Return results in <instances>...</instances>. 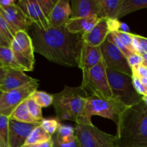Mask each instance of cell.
I'll use <instances>...</instances> for the list:
<instances>
[{"mask_svg":"<svg viewBox=\"0 0 147 147\" xmlns=\"http://www.w3.org/2000/svg\"><path fill=\"white\" fill-rule=\"evenodd\" d=\"M143 58H144V63H143V64L144 65L147 66V53H144V54L143 55Z\"/></svg>","mask_w":147,"mask_h":147,"instance_id":"cell-44","label":"cell"},{"mask_svg":"<svg viewBox=\"0 0 147 147\" xmlns=\"http://www.w3.org/2000/svg\"><path fill=\"white\" fill-rule=\"evenodd\" d=\"M88 98L86 90L82 86H65L61 92L53 95V106L57 119L60 121H71L77 124Z\"/></svg>","mask_w":147,"mask_h":147,"instance_id":"cell-3","label":"cell"},{"mask_svg":"<svg viewBox=\"0 0 147 147\" xmlns=\"http://www.w3.org/2000/svg\"><path fill=\"white\" fill-rule=\"evenodd\" d=\"M0 46H4V47H10L11 46V43L6 38L5 36L1 31H0Z\"/></svg>","mask_w":147,"mask_h":147,"instance_id":"cell-40","label":"cell"},{"mask_svg":"<svg viewBox=\"0 0 147 147\" xmlns=\"http://www.w3.org/2000/svg\"><path fill=\"white\" fill-rule=\"evenodd\" d=\"M132 73H136V75L141 77L147 78V66L142 64L136 68H132Z\"/></svg>","mask_w":147,"mask_h":147,"instance_id":"cell-38","label":"cell"},{"mask_svg":"<svg viewBox=\"0 0 147 147\" xmlns=\"http://www.w3.org/2000/svg\"><path fill=\"white\" fill-rule=\"evenodd\" d=\"M22 147H53V141L52 139L47 142L41 144H24Z\"/></svg>","mask_w":147,"mask_h":147,"instance_id":"cell-39","label":"cell"},{"mask_svg":"<svg viewBox=\"0 0 147 147\" xmlns=\"http://www.w3.org/2000/svg\"><path fill=\"white\" fill-rule=\"evenodd\" d=\"M107 76L113 98L120 100L129 107L142 101L143 96L135 90L132 77L108 68Z\"/></svg>","mask_w":147,"mask_h":147,"instance_id":"cell-5","label":"cell"},{"mask_svg":"<svg viewBox=\"0 0 147 147\" xmlns=\"http://www.w3.org/2000/svg\"><path fill=\"white\" fill-rule=\"evenodd\" d=\"M17 5L40 30H47L51 27L48 19L42 11L37 0H20Z\"/></svg>","mask_w":147,"mask_h":147,"instance_id":"cell-13","label":"cell"},{"mask_svg":"<svg viewBox=\"0 0 147 147\" xmlns=\"http://www.w3.org/2000/svg\"><path fill=\"white\" fill-rule=\"evenodd\" d=\"M7 67H5L0 65V86L2 84L3 80H4L6 74H7Z\"/></svg>","mask_w":147,"mask_h":147,"instance_id":"cell-42","label":"cell"},{"mask_svg":"<svg viewBox=\"0 0 147 147\" xmlns=\"http://www.w3.org/2000/svg\"><path fill=\"white\" fill-rule=\"evenodd\" d=\"M53 136L63 143H69L76 139L75 127L60 124L56 133Z\"/></svg>","mask_w":147,"mask_h":147,"instance_id":"cell-23","label":"cell"},{"mask_svg":"<svg viewBox=\"0 0 147 147\" xmlns=\"http://www.w3.org/2000/svg\"><path fill=\"white\" fill-rule=\"evenodd\" d=\"M142 100H143V101L144 102V103L147 106V96H143V97H142Z\"/></svg>","mask_w":147,"mask_h":147,"instance_id":"cell-45","label":"cell"},{"mask_svg":"<svg viewBox=\"0 0 147 147\" xmlns=\"http://www.w3.org/2000/svg\"><path fill=\"white\" fill-rule=\"evenodd\" d=\"M0 14L15 34L20 31L27 32V29L33 25L31 20L17 4L7 7H0Z\"/></svg>","mask_w":147,"mask_h":147,"instance_id":"cell-11","label":"cell"},{"mask_svg":"<svg viewBox=\"0 0 147 147\" xmlns=\"http://www.w3.org/2000/svg\"><path fill=\"white\" fill-rule=\"evenodd\" d=\"M135 74H136V73H135ZM137 76H138V75H137ZM139 79H140L142 83L143 84V86H144L145 88H146L147 90V78H146V77H141V76H139Z\"/></svg>","mask_w":147,"mask_h":147,"instance_id":"cell-43","label":"cell"},{"mask_svg":"<svg viewBox=\"0 0 147 147\" xmlns=\"http://www.w3.org/2000/svg\"><path fill=\"white\" fill-rule=\"evenodd\" d=\"M128 108L129 106L117 99L104 100L91 95L88 98L86 106L79 117L77 124L93 126L92 116H99L111 119L117 126L122 115Z\"/></svg>","mask_w":147,"mask_h":147,"instance_id":"cell-4","label":"cell"},{"mask_svg":"<svg viewBox=\"0 0 147 147\" xmlns=\"http://www.w3.org/2000/svg\"><path fill=\"white\" fill-rule=\"evenodd\" d=\"M132 79H133L134 86L135 90L137 91V93L142 96H147V90L145 88V87L142 83L139 76L136 74H135V73H133V75H132Z\"/></svg>","mask_w":147,"mask_h":147,"instance_id":"cell-36","label":"cell"},{"mask_svg":"<svg viewBox=\"0 0 147 147\" xmlns=\"http://www.w3.org/2000/svg\"><path fill=\"white\" fill-rule=\"evenodd\" d=\"M103 60L108 69L120 72L132 77V69L127 57L114 45L106 40L101 45Z\"/></svg>","mask_w":147,"mask_h":147,"instance_id":"cell-10","label":"cell"},{"mask_svg":"<svg viewBox=\"0 0 147 147\" xmlns=\"http://www.w3.org/2000/svg\"><path fill=\"white\" fill-rule=\"evenodd\" d=\"M36 81L38 80L27 76L24 71L7 68V74L0 86V90L4 93L11 91Z\"/></svg>","mask_w":147,"mask_h":147,"instance_id":"cell-14","label":"cell"},{"mask_svg":"<svg viewBox=\"0 0 147 147\" xmlns=\"http://www.w3.org/2000/svg\"><path fill=\"white\" fill-rule=\"evenodd\" d=\"M57 119H43L40 122V126L47 134L53 136L57 131L60 123Z\"/></svg>","mask_w":147,"mask_h":147,"instance_id":"cell-28","label":"cell"},{"mask_svg":"<svg viewBox=\"0 0 147 147\" xmlns=\"http://www.w3.org/2000/svg\"><path fill=\"white\" fill-rule=\"evenodd\" d=\"M10 47L24 71H32L35 63L34 49L32 37L27 32L20 31L16 33Z\"/></svg>","mask_w":147,"mask_h":147,"instance_id":"cell-8","label":"cell"},{"mask_svg":"<svg viewBox=\"0 0 147 147\" xmlns=\"http://www.w3.org/2000/svg\"><path fill=\"white\" fill-rule=\"evenodd\" d=\"M38 81L29 83L20 88L5 92L0 100V115L9 118L14 110L22 103L28 99L32 93L37 90Z\"/></svg>","mask_w":147,"mask_h":147,"instance_id":"cell-9","label":"cell"},{"mask_svg":"<svg viewBox=\"0 0 147 147\" xmlns=\"http://www.w3.org/2000/svg\"><path fill=\"white\" fill-rule=\"evenodd\" d=\"M101 18L92 16L88 17L70 18L65 24L66 30L73 34H82L88 32L98 24Z\"/></svg>","mask_w":147,"mask_h":147,"instance_id":"cell-19","label":"cell"},{"mask_svg":"<svg viewBox=\"0 0 147 147\" xmlns=\"http://www.w3.org/2000/svg\"><path fill=\"white\" fill-rule=\"evenodd\" d=\"M114 33L118 38L123 42V44L132 53H136L133 46V34L131 33H124L121 32H111Z\"/></svg>","mask_w":147,"mask_h":147,"instance_id":"cell-32","label":"cell"},{"mask_svg":"<svg viewBox=\"0 0 147 147\" xmlns=\"http://www.w3.org/2000/svg\"><path fill=\"white\" fill-rule=\"evenodd\" d=\"M3 93H4V92H2V91H1V90H0V100H1V97H2Z\"/></svg>","mask_w":147,"mask_h":147,"instance_id":"cell-47","label":"cell"},{"mask_svg":"<svg viewBox=\"0 0 147 147\" xmlns=\"http://www.w3.org/2000/svg\"><path fill=\"white\" fill-rule=\"evenodd\" d=\"M0 65L7 68L24 72V68L18 63L10 47L0 46Z\"/></svg>","mask_w":147,"mask_h":147,"instance_id":"cell-21","label":"cell"},{"mask_svg":"<svg viewBox=\"0 0 147 147\" xmlns=\"http://www.w3.org/2000/svg\"><path fill=\"white\" fill-rule=\"evenodd\" d=\"M52 141H53V147H80L77 139L69 143H63L57 140L54 136H52Z\"/></svg>","mask_w":147,"mask_h":147,"instance_id":"cell-37","label":"cell"},{"mask_svg":"<svg viewBox=\"0 0 147 147\" xmlns=\"http://www.w3.org/2000/svg\"><path fill=\"white\" fill-rule=\"evenodd\" d=\"M103 60L101 46L93 47L83 42L81 53H80V63L78 67L82 71H86Z\"/></svg>","mask_w":147,"mask_h":147,"instance_id":"cell-17","label":"cell"},{"mask_svg":"<svg viewBox=\"0 0 147 147\" xmlns=\"http://www.w3.org/2000/svg\"><path fill=\"white\" fill-rule=\"evenodd\" d=\"M52 139V136L47 134L41 126H38L32 131L26 141L25 144H34L47 142Z\"/></svg>","mask_w":147,"mask_h":147,"instance_id":"cell-25","label":"cell"},{"mask_svg":"<svg viewBox=\"0 0 147 147\" xmlns=\"http://www.w3.org/2000/svg\"><path fill=\"white\" fill-rule=\"evenodd\" d=\"M82 86L89 90L92 96L104 100L113 98L107 76V67L103 60L91 69L83 71Z\"/></svg>","mask_w":147,"mask_h":147,"instance_id":"cell-6","label":"cell"},{"mask_svg":"<svg viewBox=\"0 0 147 147\" xmlns=\"http://www.w3.org/2000/svg\"><path fill=\"white\" fill-rule=\"evenodd\" d=\"M133 46L136 53L143 55L147 53V38L134 34Z\"/></svg>","mask_w":147,"mask_h":147,"instance_id":"cell-30","label":"cell"},{"mask_svg":"<svg viewBox=\"0 0 147 147\" xmlns=\"http://www.w3.org/2000/svg\"><path fill=\"white\" fill-rule=\"evenodd\" d=\"M71 17V6L69 0H58L53 8L48 20L50 27L59 28L65 27Z\"/></svg>","mask_w":147,"mask_h":147,"instance_id":"cell-16","label":"cell"},{"mask_svg":"<svg viewBox=\"0 0 147 147\" xmlns=\"http://www.w3.org/2000/svg\"><path fill=\"white\" fill-rule=\"evenodd\" d=\"M147 8V0H124L119 20L128 14Z\"/></svg>","mask_w":147,"mask_h":147,"instance_id":"cell-24","label":"cell"},{"mask_svg":"<svg viewBox=\"0 0 147 147\" xmlns=\"http://www.w3.org/2000/svg\"><path fill=\"white\" fill-rule=\"evenodd\" d=\"M40 123H27L9 119L8 143L9 147H22L25 144L27 138Z\"/></svg>","mask_w":147,"mask_h":147,"instance_id":"cell-12","label":"cell"},{"mask_svg":"<svg viewBox=\"0 0 147 147\" xmlns=\"http://www.w3.org/2000/svg\"><path fill=\"white\" fill-rule=\"evenodd\" d=\"M117 128V147H147V106L143 100L123 113Z\"/></svg>","mask_w":147,"mask_h":147,"instance_id":"cell-2","label":"cell"},{"mask_svg":"<svg viewBox=\"0 0 147 147\" xmlns=\"http://www.w3.org/2000/svg\"><path fill=\"white\" fill-rule=\"evenodd\" d=\"M106 40L109 41V42L111 43V44L114 45L118 49H119V50L125 55V56H126V57H128L131 54H132L131 52H130V50L123 44V42L118 38V37L114 34V33H109L107 36Z\"/></svg>","mask_w":147,"mask_h":147,"instance_id":"cell-31","label":"cell"},{"mask_svg":"<svg viewBox=\"0 0 147 147\" xmlns=\"http://www.w3.org/2000/svg\"><path fill=\"white\" fill-rule=\"evenodd\" d=\"M27 108L30 113L34 119H35L37 121L41 122L43 119L42 112V108L37 104L34 101L33 99L31 98H29L27 99Z\"/></svg>","mask_w":147,"mask_h":147,"instance_id":"cell-29","label":"cell"},{"mask_svg":"<svg viewBox=\"0 0 147 147\" xmlns=\"http://www.w3.org/2000/svg\"><path fill=\"white\" fill-rule=\"evenodd\" d=\"M37 1L40 4L42 12L44 13L45 17L48 19L58 0H37Z\"/></svg>","mask_w":147,"mask_h":147,"instance_id":"cell-34","label":"cell"},{"mask_svg":"<svg viewBox=\"0 0 147 147\" xmlns=\"http://www.w3.org/2000/svg\"><path fill=\"white\" fill-rule=\"evenodd\" d=\"M110 32L108 20L101 18L92 30L83 34V42L90 46L100 47L106 41L108 34Z\"/></svg>","mask_w":147,"mask_h":147,"instance_id":"cell-18","label":"cell"},{"mask_svg":"<svg viewBox=\"0 0 147 147\" xmlns=\"http://www.w3.org/2000/svg\"><path fill=\"white\" fill-rule=\"evenodd\" d=\"M27 99L24 100L23 103H22L15 110L13 111L11 116H9V119L11 120L17 121L19 122H22V123H40L37 121L35 119L32 118L31 114L30 113L27 108Z\"/></svg>","mask_w":147,"mask_h":147,"instance_id":"cell-22","label":"cell"},{"mask_svg":"<svg viewBox=\"0 0 147 147\" xmlns=\"http://www.w3.org/2000/svg\"><path fill=\"white\" fill-rule=\"evenodd\" d=\"M16 4L15 0H0V7H7Z\"/></svg>","mask_w":147,"mask_h":147,"instance_id":"cell-41","label":"cell"},{"mask_svg":"<svg viewBox=\"0 0 147 147\" xmlns=\"http://www.w3.org/2000/svg\"><path fill=\"white\" fill-rule=\"evenodd\" d=\"M32 34L34 53L60 65L78 67L83 45V34L69 32L65 27L42 30L34 24Z\"/></svg>","mask_w":147,"mask_h":147,"instance_id":"cell-1","label":"cell"},{"mask_svg":"<svg viewBox=\"0 0 147 147\" xmlns=\"http://www.w3.org/2000/svg\"><path fill=\"white\" fill-rule=\"evenodd\" d=\"M32 99L41 108L48 107L53 103V95H50L45 91L36 90L30 96Z\"/></svg>","mask_w":147,"mask_h":147,"instance_id":"cell-26","label":"cell"},{"mask_svg":"<svg viewBox=\"0 0 147 147\" xmlns=\"http://www.w3.org/2000/svg\"><path fill=\"white\" fill-rule=\"evenodd\" d=\"M100 12L99 0H72L70 18L96 16ZM100 18V17H99Z\"/></svg>","mask_w":147,"mask_h":147,"instance_id":"cell-15","label":"cell"},{"mask_svg":"<svg viewBox=\"0 0 147 147\" xmlns=\"http://www.w3.org/2000/svg\"><path fill=\"white\" fill-rule=\"evenodd\" d=\"M123 2L124 0H99L100 7L99 17L119 20Z\"/></svg>","mask_w":147,"mask_h":147,"instance_id":"cell-20","label":"cell"},{"mask_svg":"<svg viewBox=\"0 0 147 147\" xmlns=\"http://www.w3.org/2000/svg\"><path fill=\"white\" fill-rule=\"evenodd\" d=\"M0 31L4 34V35L5 36L6 38L9 40L10 43L12 42L14 35H15V33L11 30L10 26L9 25L7 21L3 18L1 14H0Z\"/></svg>","mask_w":147,"mask_h":147,"instance_id":"cell-33","label":"cell"},{"mask_svg":"<svg viewBox=\"0 0 147 147\" xmlns=\"http://www.w3.org/2000/svg\"><path fill=\"white\" fill-rule=\"evenodd\" d=\"M9 118L0 115V138L5 147H9L8 143Z\"/></svg>","mask_w":147,"mask_h":147,"instance_id":"cell-27","label":"cell"},{"mask_svg":"<svg viewBox=\"0 0 147 147\" xmlns=\"http://www.w3.org/2000/svg\"><path fill=\"white\" fill-rule=\"evenodd\" d=\"M128 63L131 68H136L138 66L141 65L144 63L143 55L139 53H132L127 57Z\"/></svg>","mask_w":147,"mask_h":147,"instance_id":"cell-35","label":"cell"},{"mask_svg":"<svg viewBox=\"0 0 147 147\" xmlns=\"http://www.w3.org/2000/svg\"><path fill=\"white\" fill-rule=\"evenodd\" d=\"M0 147H5V146H4V144H3V143H2V142H1V138H0Z\"/></svg>","mask_w":147,"mask_h":147,"instance_id":"cell-46","label":"cell"},{"mask_svg":"<svg viewBox=\"0 0 147 147\" xmlns=\"http://www.w3.org/2000/svg\"><path fill=\"white\" fill-rule=\"evenodd\" d=\"M75 130L80 147H117L116 136L106 133L94 125L76 124Z\"/></svg>","mask_w":147,"mask_h":147,"instance_id":"cell-7","label":"cell"}]
</instances>
